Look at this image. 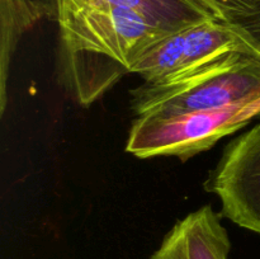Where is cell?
<instances>
[{"label":"cell","mask_w":260,"mask_h":259,"mask_svg":"<svg viewBox=\"0 0 260 259\" xmlns=\"http://www.w3.org/2000/svg\"><path fill=\"white\" fill-rule=\"evenodd\" d=\"M57 22V71L65 90L84 107L134 73L140 58L169 32L137 12L116 7L66 5L50 13Z\"/></svg>","instance_id":"1"},{"label":"cell","mask_w":260,"mask_h":259,"mask_svg":"<svg viewBox=\"0 0 260 259\" xmlns=\"http://www.w3.org/2000/svg\"><path fill=\"white\" fill-rule=\"evenodd\" d=\"M260 117V96L217 109L154 111L136 116L126 151L141 159L177 156L185 161Z\"/></svg>","instance_id":"2"},{"label":"cell","mask_w":260,"mask_h":259,"mask_svg":"<svg viewBox=\"0 0 260 259\" xmlns=\"http://www.w3.org/2000/svg\"><path fill=\"white\" fill-rule=\"evenodd\" d=\"M42 17H46L43 2L0 0V114L7 108V83L10 62L24 33Z\"/></svg>","instance_id":"8"},{"label":"cell","mask_w":260,"mask_h":259,"mask_svg":"<svg viewBox=\"0 0 260 259\" xmlns=\"http://www.w3.org/2000/svg\"><path fill=\"white\" fill-rule=\"evenodd\" d=\"M46 17L66 5L116 7L137 12L151 24L165 32H177L183 28L215 19L217 15L202 0H42Z\"/></svg>","instance_id":"7"},{"label":"cell","mask_w":260,"mask_h":259,"mask_svg":"<svg viewBox=\"0 0 260 259\" xmlns=\"http://www.w3.org/2000/svg\"><path fill=\"white\" fill-rule=\"evenodd\" d=\"M222 215L260 234V122L226 146L208 179Z\"/></svg>","instance_id":"5"},{"label":"cell","mask_w":260,"mask_h":259,"mask_svg":"<svg viewBox=\"0 0 260 259\" xmlns=\"http://www.w3.org/2000/svg\"><path fill=\"white\" fill-rule=\"evenodd\" d=\"M238 52L254 51L230 23L215 18L162 37L140 58L134 73L150 85H170Z\"/></svg>","instance_id":"4"},{"label":"cell","mask_w":260,"mask_h":259,"mask_svg":"<svg viewBox=\"0 0 260 259\" xmlns=\"http://www.w3.org/2000/svg\"><path fill=\"white\" fill-rule=\"evenodd\" d=\"M218 19L236 23L260 10V0H202Z\"/></svg>","instance_id":"9"},{"label":"cell","mask_w":260,"mask_h":259,"mask_svg":"<svg viewBox=\"0 0 260 259\" xmlns=\"http://www.w3.org/2000/svg\"><path fill=\"white\" fill-rule=\"evenodd\" d=\"M136 116L154 111L217 109L260 96V56L238 52L170 85L144 83L131 91Z\"/></svg>","instance_id":"3"},{"label":"cell","mask_w":260,"mask_h":259,"mask_svg":"<svg viewBox=\"0 0 260 259\" xmlns=\"http://www.w3.org/2000/svg\"><path fill=\"white\" fill-rule=\"evenodd\" d=\"M230 250L221 216L206 205L178 221L150 259H229Z\"/></svg>","instance_id":"6"}]
</instances>
